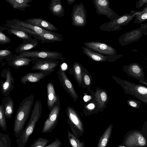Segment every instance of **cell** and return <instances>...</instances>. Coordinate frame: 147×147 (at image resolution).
Returning a JSON list of instances; mask_svg holds the SVG:
<instances>
[{
  "instance_id": "obj_35",
  "label": "cell",
  "mask_w": 147,
  "mask_h": 147,
  "mask_svg": "<svg viewBox=\"0 0 147 147\" xmlns=\"http://www.w3.org/2000/svg\"><path fill=\"white\" fill-rule=\"evenodd\" d=\"M11 142L8 135L0 132V147H11Z\"/></svg>"
},
{
  "instance_id": "obj_11",
  "label": "cell",
  "mask_w": 147,
  "mask_h": 147,
  "mask_svg": "<svg viewBox=\"0 0 147 147\" xmlns=\"http://www.w3.org/2000/svg\"><path fill=\"white\" fill-rule=\"evenodd\" d=\"M123 70L129 76L138 80L139 82L147 85L146 80L142 66L136 63H130L123 66Z\"/></svg>"
},
{
  "instance_id": "obj_17",
  "label": "cell",
  "mask_w": 147,
  "mask_h": 147,
  "mask_svg": "<svg viewBox=\"0 0 147 147\" xmlns=\"http://www.w3.org/2000/svg\"><path fill=\"white\" fill-rule=\"evenodd\" d=\"M124 144L126 147L145 146L147 144L146 139L139 132L134 131L127 136Z\"/></svg>"
},
{
  "instance_id": "obj_36",
  "label": "cell",
  "mask_w": 147,
  "mask_h": 147,
  "mask_svg": "<svg viewBox=\"0 0 147 147\" xmlns=\"http://www.w3.org/2000/svg\"><path fill=\"white\" fill-rule=\"evenodd\" d=\"M49 141L48 140L40 137L35 140L30 147H45Z\"/></svg>"
},
{
  "instance_id": "obj_27",
  "label": "cell",
  "mask_w": 147,
  "mask_h": 147,
  "mask_svg": "<svg viewBox=\"0 0 147 147\" xmlns=\"http://www.w3.org/2000/svg\"><path fill=\"white\" fill-rule=\"evenodd\" d=\"M38 40L34 38L32 39L26 40H23V42L18 45L15 51L17 53L27 51L35 47L38 44Z\"/></svg>"
},
{
  "instance_id": "obj_14",
  "label": "cell",
  "mask_w": 147,
  "mask_h": 147,
  "mask_svg": "<svg viewBox=\"0 0 147 147\" xmlns=\"http://www.w3.org/2000/svg\"><path fill=\"white\" fill-rule=\"evenodd\" d=\"M83 53L88 57L97 62H113L123 56L122 54L104 55L91 51L86 47H82Z\"/></svg>"
},
{
  "instance_id": "obj_20",
  "label": "cell",
  "mask_w": 147,
  "mask_h": 147,
  "mask_svg": "<svg viewBox=\"0 0 147 147\" xmlns=\"http://www.w3.org/2000/svg\"><path fill=\"white\" fill-rule=\"evenodd\" d=\"M94 101L98 105V111H102L105 108L108 100V96L106 91L97 87L94 93Z\"/></svg>"
},
{
  "instance_id": "obj_22",
  "label": "cell",
  "mask_w": 147,
  "mask_h": 147,
  "mask_svg": "<svg viewBox=\"0 0 147 147\" xmlns=\"http://www.w3.org/2000/svg\"><path fill=\"white\" fill-rule=\"evenodd\" d=\"M37 59L25 57L16 58L12 56L9 59L8 63L9 65L18 69L22 66L30 65V62L35 61Z\"/></svg>"
},
{
  "instance_id": "obj_38",
  "label": "cell",
  "mask_w": 147,
  "mask_h": 147,
  "mask_svg": "<svg viewBox=\"0 0 147 147\" xmlns=\"http://www.w3.org/2000/svg\"><path fill=\"white\" fill-rule=\"evenodd\" d=\"M8 28L3 27L0 26V45H4L11 42V40L5 35L2 32L3 30H7Z\"/></svg>"
},
{
  "instance_id": "obj_31",
  "label": "cell",
  "mask_w": 147,
  "mask_h": 147,
  "mask_svg": "<svg viewBox=\"0 0 147 147\" xmlns=\"http://www.w3.org/2000/svg\"><path fill=\"white\" fill-rule=\"evenodd\" d=\"M113 125L111 124L107 129L100 138L97 145L98 147L106 146L111 133Z\"/></svg>"
},
{
  "instance_id": "obj_1",
  "label": "cell",
  "mask_w": 147,
  "mask_h": 147,
  "mask_svg": "<svg viewBox=\"0 0 147 147\" xmlns=\"http://www.w3.org/2000/svg\"><path fill=\"white\" fill-rule=\"evenodd\" d=\"M34 100V96L32 94L24 98L18 108L13 126L14 134L17 138L24 131V127L32 111Z\"/></svg>"
},
{
  "instance_id": "obj_16",
  "label": "cell",
  "mask_w": 147,
  "mask_h": 147,
  "mask_svg": "<svg viewBox=\"0 0 147 147\" xmlns=\"http://www.w3.org/2000/svg\"><path fill=\"white\" fill-rule=\"evenodd\" d=\"M57 74L60 82L64 89L73 99L75 102L77 101L78 96L72 84L61 67L59 69Z\"/></svg>"
},
{
  "instance_id": "obj_7",
  "label": "cell",
  "mask_w": 147,
  "mask_h": 147,
  "mask_svg": "<svg viewBox=\"0 0 147 147\" xmlns=\"http://www.w3.org/2000/svg\"><path fill=\"white\" fill-rule=\"evenodd\" d=\"M143 35H147V24H141L140 27L127 32L118 38L119 43L125 46L140 40Z\"/></svg>"
},
{
  "instance_id": "obj_40",
  "label": "cell",
  "mask_w": 147,
  "mask_h": 147,
  "mask_svg": "<svg viewBox=\"0 0 147 147\" xmlns=\"http://www.w3.org/2000/svg\"><path fill=\"white\" fill-rule=\"evenodd\" d=\"M12 56V52L7 49L0 50V60L9 59Z\"/></svg>"
},
{
  "instance_id": "obj_3",
  "label": "cell",
  "mask_w": 147,
  "mask_h": 147,
  "mask_svg": "<svg viewBox=\"0 0 147 147\" xmlns=\"http://www.w3.org/2000/svg\"><path fill=\"white\" fill-rule=\"evenodd\" d=\"M111 77L116 83L121 86L125 93L132 95L147 104V88L146 87L142 84H135L115 76H112Z\"/></svg>"
},
{
  "instance_id": "obj_30",
  "label": "cell",
  "mask_w": 147,
  "mask_h": 147,
  "mask_svg": "<svg viewBox=\"0 0 147 147\" xmlns=\"http://www.w3.org/2000/svg\"><path fill=\"white\" fill-rule=\"evenodd\" d=\"M82 88H86L90 92H91L90 87L92 84V78L88 70L83 66L82 68Z\"/></svg>"
},
{
  "instance_id": "obj_34",
  "label": "cell",
  "mask_w": 147,
  "mask_h": 147,
  "mask_svg": "<svg viewBox=\"0 0 147 147\" xmlns=\"http://www.w3.org/2000/svg\"><path fill=\"white\" fill-rule=\"evenodd\" d=\"M68 138L71 146L73 147H84V142L80 141L77 137L68 130H67Z\"/></svg>"
},
{
  "instance_id": "obj_9",
  "label": "cell",
  "mask_w": 147,
  "mask_h": 147,
  "mask_svg": "<svg viewBox=\"0 0 147 147\" xmlns=\"http://www.w3.org/2000/svg\"><path fill=\"white\" fill-rule=\"evenodd\" d=\"M60 109V100L58 96L57 102L55 103L47 118L44 122L42 133L51 132L52 131L57 124Z\"/></svg>"
},
{
  "instance_id": "obj_24",
  "label": "cell",
  "mask_w": 147,
  "mask_h": 147,
  "mask_svg": "<svg viewBox=\"0 0 147 147\" xmlns=\"http://www.w3.org/2000/svg\"><path fill=\"white\" fill-rule=\"evenodd\" d=\"M49 8L53 15L59 17L64 16L65 11L61 4V0H51Z\"/></svg>"
},
{
  "instance_id": "obj_25",
  "label": "cell",
  "mask_w": 147,
  "mask_h": 147,
  "mask_svg": "<svg viewBox=\"0 0 147 147\" xmlns=\"http://www.w3.org/2000/svg\"><path fill=\"white\" fill-rule=\"evenodd\" d=\"M1 105L5 117L11 118L14 112V102L13 99L10 96H5L2 101Z\"/></svg>"
},
{
  "instance_id": "obj_4",
  "label": "cell",
  "mask_w": 147,
  "mask_h": 147,
  "mask_svg": "<svg viewBox=\"0 0 147 147\" xmlns=\"http://www.w3.org/2000/svg\"><path fill=\"white\" fill-rule=\"evenodd\" d=\"M136 11L131 10L130 13H126L117 18L104 23L99 27L100 30L110 32L121 30V27L127 25L135 17Z\"/></svg>"
},
{
  "instance_id": "obj_26",
  "label": "cell",
  "mask_w": 147,
  "mask_h": 147,
  "mask_svg": "<svg viewBox=\"0 0 147 147\" xmlns=\"http://www.w3.org/2000/svg\"><path fill=\"white\" fill-rule=\"evenodd\" d=\"M47 104L50 111L52 109L55 103L57 101L58 97L55 93L54 86L51 82L47 85Z\"/></svg>"
},
{
  "instance_id": "obj_41",
  "label": "cell",
  "mask_w": 147,
  "mask_h": 147,
  "mask_svg": "<svg viewBox=\"0 0 147 147\" xmlns=\"http://www.w3.org/2000/svg\"><path fill=\"white\" fill-rule=\"evenodd\" d=\"M127 103L129 106L133 108L139 109L141 102L139 101L129 100L127 101Z\"/></svg>"
},
{
  "instance_id": "obj_13",
  "label": "cell",
  "mask_w": 147,
  "mask_h": 147,
  "mask_svg": "<svg viewBox=\"0 0 147 147\" xmlns=\"http://www.w3.org/2000/svg\"><path fill=\"white\" fill-rule=\"evenodd\" d=\"M59 60L37 59L32 61V70L43 71L53 73L59 65Z\"/></svg>"
},
{
  "instance_id": "obj_28",
  "label": "cell",
  "mask_w": 147,
  "mask_h": 147,
  "mask_svg": "<svg viewBox=\"0 0 147 147\" xmlns=\"http://www.w3.org/2000/svg\"><path fill=\"white\" fill-rule=\"evenodd\" d=\"M16 9L24 11L26 7L31 6L28 4L33 0H4Z\"/></svg>"
},
{
  "instance_id": "obj_43",
  "label": "cell",
  "mask_w": 147,
  "mask_h": 147,
  "mask_svg": "<svg viewBox=\"0 0 147 147\" xmlns=\"http://www.w3.org/2000/svg\"><path fill=\"white\" fill-rule=\"evenodd\" d=\"M147 3V0H139L136 3L135 7L139 9Z\"/></svg>"
},
{
  "instance_id": "obj_5",
  "label": "cell",
  "mask_w": 147,
  "mask_h": 147,
  "mask_svg": "<svg viewBox=\"0 0 147 147\" xmlns=\"http://www.w3.org/2000/svg\"><path fill=\"white\" fill-rule=\"evenodd\" d=\"M67 122L73 134L79 138L84 132L83 122L78 112L73 108L68 106L66 109Z\"/></svg>"
},
{
  "instance_id": "obj_10",
  "label": "cell",
  "mask_w": 147,
  "mask_h": 147,
  "mask_svg": "<svg viewBox=\"0 0 147 147\" xmlns=\"http://www.w3.org/2000/svg\"><path fill=\"white\" fill-rule=\"evenodd\" d=\"M96 10L99 15H103L107 18L113 20L120 16L113 9L109 7V0H92Z\"/></svg>"
},
{
  "instance_id": "obj_23",
  "label": "cell",
  "mask_w": 147,
  "mask_h": 147,
  "mask_svg": "<svg viewBox=\"0 0 147 147\" xmlns=\"http://www.w3.org/2000/svg\"><path fill=\"white\" fill-rule=\"evenodd\" d=\"M82 65L78 61L74 62L68 71V73L73 75L74 79L77 82L79 87H80L82 82Z\"/></svg>"
},
{
  "instance_id": "obj_33",
  "label": "cell",
  "mask_w": 147,
  "mask_h": 147,
  "mask_svg": "<svg viewBox=\"0 0 147 147\" xmlns=\"http://www.w3.org/2000/svg\"><path fill=\"white\" fill-rule=\"evenodd\" d=\"M135 17L134 24H140L147 20V4L142 11H136Z\"/></svg>"
},
{
  "instance_id": "obj_44",
  "label": "cell",
  "mask_w": 147,
  "mask_h": 147,
  "mask_svg": "<svg viewBox=\"0 0 147 147\" xmlns=\"http://www.w3.org/2000/svg\"><path fill=\"white\" fill-rule=\"evenodd\" d=\"M92 99V97L91 96L88 95L86 94L85 95L84 97L83 100L85 102H87L90 100Z\"/></svg>"
},
{
  "instance_id": "obj_2",
  "label": "cell",
  "mask_w": 147,
  "mask_h": 147,
  "mask_svg": "<svg viewBox=\"0 0 147 147\" xmlns=\"http://www.w3.org/2000/svg\"><path fill=\"white\" fill-rule=\"evenodd\" d=\"M29 122L23 134L16 140L18 147H24L27 143L30 136L32 133L35 125L41 117L42 110L41 101L37 99L34 104Z\"/></svg>"
},
{
  "instance_id": "obj_19",
  "label": "cell",
  "mask_w": 147,
  "mask_h": 147,
  "mask_svg": "<svg viewBox=\"0 0 147 147\" xmlns=\"http://www.w3.org/2000/svg\"><path fill=\"white\" fill-rule=\"evenodd\" d=\"M51 74L49 72L43 71L36 72H29L21 77L20 82L24 85L26 84L27 82H38Z\"/></svg>"
},
{
  "instance_id": "obj_6",
  "label": "cell",
  "mask_w": 147,
  "mask_h": 147,
  "mask_svg": "<svg viewBox=\"0 0 147 147\" xmlns=\"http://www.w3.org/2000/svg\"><path fill=\"white\" fill-rule=\"evenodd\" d=\"M15 58L29 57L45 59L65 60L63 55L60 53L56 51H26L20 53L14 56Z\"/></svg>"
},
{
  "instance_id": "obj_18",
  "label": "cell",
  "mask_w": 147,
  "mask_h": 147,
  "mask_svg": "<svg viewBox=\"0 0 147 147\" xmlns=\"http://www.w3.org/2000/svg\"><path fill=\"white\" fill-rule=\"evenodd\" d=\"M32 36L41 40L42 44L61 41L63 39L62 34L51 31L41 34H38L35 32Z\"/></svg>"
},
{
  "instance_id": "obj_15",
  "label": "cell",
  "mask_w": 147,
  "mask_h": 147,
  "mask_svg": "<svg viewBox=\"0 0 147 147\" xmlns=\"http://www.w3.org/2000/svg\"><path fill=\"white\" fill-rule=\"evenodd\" d=\"M1 76L5 79L1 84V92L4 96L9 95L10 92L14 88V78L9 68L3 69Z\"/></svg>"
},
{
  "instance_id": "obj_42",
  "label": "cell",
  "mask_w": 147,
  "mask_h": 147,
  "mask_svg": "<svg viewBox=\"0 0 147 147\" xmlns=\"http://www.w3.org/2000/svg\"><path fill=\"white\" fill-rule=\"evenodd\" d=\"M62 142L58 139L56 138L55 140L50 144L46 146L45 147H60Z\"/></svg>"
},
{
  "instance_id": "obj_39",
  "label": "cell",
  "mask_w": 147,
  "mask_h": 147,
  "mask_svg": "<svg viewBox=\"0 0 147 147\" xmlns=\"http://www.w3.org/2000/svg\"><path fill=\"white\" fill-rule=\"evenodd\" d=\"M84 113L86 115L88 113L94 112V111H98V106L97 103L94 101L89 103L85 106Z\"/></svg>"
},
{
  "instance_id": "obj_12",
  "label": "cell",
  "mask_w": 147,
  "mask_h": 147,
  "mask_svg": "<svg viewBox=\"0 0 147 147\" xmlns=\"http://www.w3.org/2000/svg\"><path fill=\"white\" fill-rule=\"evenodd\" d=\"M84 45L89 50L98 53L106 55L117 54L115 49L103 42L91 41L85 42Z\"/></svg>"
},
{
  "instance_id": "obj_37",
  "label": "cell",
  "mask_w": 147,
  "mask_h": 147,
  "mask_svg": "<svg viewBox=\"0 0 147 147\" xmlns=\"http://www.w3.org/2000/svg\"><path fill=\"white\" fill-rule=\"evenodd\" d=\"M5 117L1 105H0V127L4 131H7V126Z\"/></svg>"
},
{
  "instance_id": "obj_32",
  "label": "cell",
  "mask_w": 147,
  "mask_h": 147,
  "mask_svg": "<svg viewBox=\"0 0 147 147\" xmlns=\"http://www.w3.org/2000/svg\"><path fill=\"white\" fill-rule=\"evenodd\" d=\"M7 30V32L9 34L13 35L22 39L23 40H30L33 39L32 36L24 31L9 28Z\"/></svg>"
},
{
  "instance_id": "obj_8",
  "label": "cell",
  "mask_w": 147,
  "mask_h": 147,
  "mask_svg": "<svg viewBox=\"0 0 147 147\" xmlns=\"http://www.w3.org/2000/svg\"><path fill=\"white\" fill-rule=\"evenodd\" d=\"M72 25L77 27H84L87 24L86 10L82 2L76 3L71 13Z\"/></svg>"
},
{
  "instance_id": "obj_29",
  "label": "cell",
  "mask_w": 147,
  "mask_h": 147,
  "mask_svg": "<svg viewBox=\"0 0 147 147\" xmlns=\"http://www.w3.org/2000/svg\"><path fill=\"white\" fill-rule=\"evenodd\" d=\"M12 20L18 24L32 30L38 34H41L50 31L45 30V29L26 22L25 21L15 19H13Z\"/></svg>"
},
{
  "instance_id": "obj_21",
  "label": "cell",
  "mask_w": 147,
  "mask_h": 147,
  "mask_svg": "<svg viewBox=\"0 0 147 147\" xmlns=\"http://www.w3.org/2000/svg\"><path fill=\"white\" fill-rule=\"evenodd\" d=\"M25 22L50 31H56L57 28L53 24L41 18H33L26 19Z\"/></svg>"
},
{
  "instance_id": "obj_45",
  "label": "cell",
  "mask_w": 147,
  "mask_h": 147,
  "mask_svg": "<svg viewBox=\"0 0 147 147\" xmlns=\"http://www.w3.org/2000/svg\"><path fill=\"white\" fill-rule=\"evenodd\" d=\"M67 3L69 5H70L72 4L76 0H67Z\"/></svg>"
}]
</instances>
